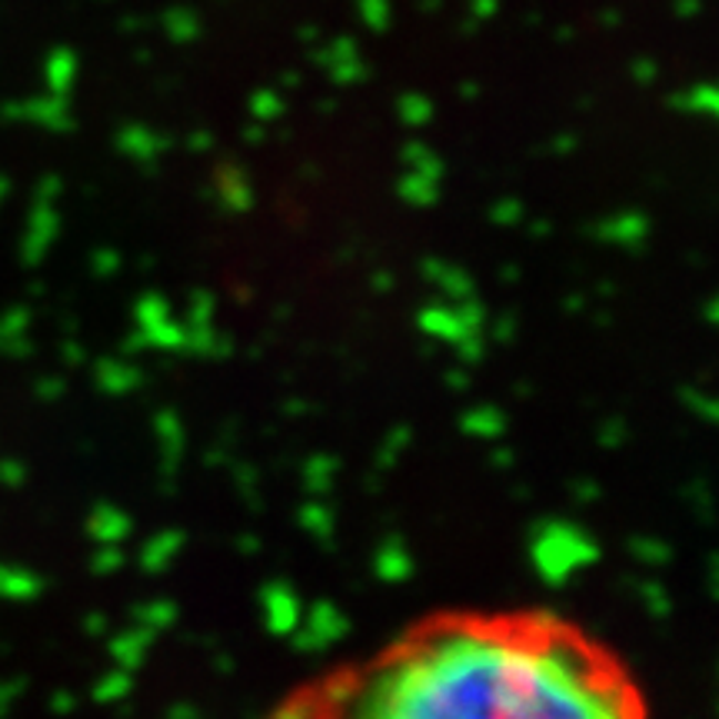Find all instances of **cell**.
I'll list each match as a JSON object with an SVG mask.
<instances>
[{"instance_id":"6da1fadb","label":"cell","mask_w":719,"mask_h":719,"mask_svg":"<svg viewBox=\"0 0 719 719\" xmlns=\"http://www.w3.org/2000/svg\"><path fill=\"white\" fill-rule=\"evenodd\" d=\"M323 719H636L593 649L540 623L430 629L350 679Z\"/></svg>"},{"instance_id":"7a4b0ae2","label":"cell","mask_w":719,"mask_h":719,"mask_svg":"<svg viewBox=\"0 0 719 719\" xmlns=\"http://www.w3.org/2000/svg\"><path fill=\"white\" fill-rule=\"evenodd\" d=\"M317 64L330 74L333 84L340 88H353L367 78V64L360 58V48L350 38H337L327 48L317 51Z\"/></svg>"},{"instance_id":"3957f363","label":"cell","mask_w":719,"mask_h":719,"mask_svg":"<svg viewBox=\"0 0 719 719\" xmlns=\"http://www.w3.org/2000/svg\"><path fill=\"white\" fill-rule=\"evenodd\" d=\"M117 147L121 154H127L131 161H141V164H151L157 161L164 151H167V137H161L157 131L151 127H141V124H131L117 134Z\"/></svg>"},{"instance_id":"277c9868","label":"cell","mask_w":719,"mask_h":719,"mask_svg":"<svg viewBox=\"0 0 719 719\" xmlns=\"http://www.w3.org/2000/svg\"><path fill=\"white\" fill-rule=\"evenodd\" d=\"M24 117L34 121V124H41L44 131H54V134H64V131L74 127L71 111H68V97H54V94L31 101V104L24 107Z\"/></svg>"},{"instance_id":"5b68a950","label":"cell","mask_w":719,"mask_h":719,"mask_svg":"<svg viewBox=\"0 0 719 719\" xmlns=\"http://www.w3.org/2000/svg\"><path fill=\"white\" fill-rule=\"evenodd\" d=\"M78 71H81V64H78V54L74 51H51V58H48V64H44V81H48V94H54V97H68L71 94V88H74V81H78Z\"/></svg>"},{"instance_id":"8992f818","label":"cell","mask_w":719,"mask_h":719,"mask_svg":"<svg viewBox=\"0 0 719 719\" xmlns=\"http://www.w3.org/2000/svg\"><path fill=\"white\" fill-rule=\"evenodd\" d=\"M672 107L676 111H682V114H696V117H712L716 111H719V94H716V88L712 84H692V88H686V91H679L676 97H672Z\"/></svg>"},{"instance_id":"52a82bcc","label":"cell","mask_w":719,"mask_h":719,"mask_svg":"<svg viewBox=\"0 0 719 719\" xmlns=\"http://www.w3.org/2000/svg\"><path fill=\"white\" fill-rule=\"evenodd\" d=\"M164 34L174 41V44H194L201 38V18L187 8H171L164 14Z\"/></svg>"},{"instance_id":"ba28073f","label":"cell","mask_w":719,"mask_h":719,"mask_svg":"<svg viewBox=\"0 0 719 719\" xmlns=\"http://www.w3.org/2000/svg\"><path fill=\"white\" fill-rule=\"evenodd\" d=\"M217 181H220V197H224L227 207H234V210L250 207V184H247L244 171H237L234 164H224Z\"/></svg>"},{"instance_id":"9c48e42d","label":"cell","mask_w":719,"mask_h":719,"mask_svg":"<svg viewBox=\"0 0 719 719\" xmlns=\"http://www.w3.org/2000/svg\"><path fill=\"white\" fill-rule=\"evenodd\" d=\"M397 117H400L403 127L423 131V127L433 121V101L423 97V94H403V97L397 101Z\"/></svg>"},{"instance_id":"30bf717a","label":"cell","mask_w":719,"mask_h":719,"mask_svg":"<svg viewBox=\"0 0 719 719\" xmlns=\"http://www.w3.org/2000/svg\"><path fill=\"white\" fill-rule=\"evenodd\" d=\"M403 161L410 167V174H420V177H430V181H440L443 177V161L420 141L407 144L403 147Z\"/></svg>"},{"instance_id":"8fae6325","label":"cell","mask_w":719,"mask_h":719,"mask_svg":"<svg viewBox=\"0 0 719 719\" xmlns=\"http://www.w3.org/2000/svg\"><path fill=\"white\" fill-rule=\"evenodd\" d=\"M284 111H287V104H284V97L277 91H270V88L254 91V97H250V117L257 124H274V121L284 117Z\"/></svg>"},{"instance_id":"7c38bea8","label":"cell","mask_w":719,"mask_h":719,"mask_svg":"<svg viewBox=\"0 0 719 719\" xmlns=\"http://www.w3.org/2000/svg\"><path fill=\"white\" fill-rule=\"evenodd\" d=\"M357 14L363 21L367 31L373 34H383L390 28V0H357Z\"/></svg>"},{"instance_id":"4fadbf2b","label":"cell","mask_w":719,"mask_h":719,"mask_svg":"<svg viewBox=\"0 0 719 719\" xmlns=\"http://www.w3.org/2000/svg\"><path fill=\"white\" fill-rule=\"evenodd\" d=\"M436 184L440 181H430V177H420V174H407L400 181V197L423 207V204H433L436 201Z\"/></svg>"},{"instance_id":"5bb4252c","label":"cell","mask_w":719,"mask_h":719,"mask_svg":"<svg viewBox=\"0 0 719 719\" xmlns=\"http://www.w3.org/2000/svg\"><path fill=\"white\" fill-rule=\"evenodd\" d=\"M496 11H500V0H470V24L466 28H476V21L483 24V21L496 18Z\"/></svg>"},{"instance_id":"9a60e30c","label":"cell","mask_w":719,"mask_h":719,"mask_svg":"<svg viewBox=\"0 0 719 719\" xmlns=\"http://www.w3.org/2000/svg\"><path fill=\"white\" fill-rule=\"evenodd\" d=\"M656 74H659V71H656V64H653L649 58H639V61L633 64V81L643 84V88H649V84L656 81Z\"/></svg>"},{"instance_id":"2e32d148","label":"cell","mask_w":719,"mask_h":719,"mask_svg":"<svg viewBox=\"0 0 719 719\" xmlns=\"http://www.w3.org/2000/svg\"><path fill=\"white\" fill-rule=\"evenodd\" d=\"M676 14H679V18H696V14H699V0H679Z\"/></svg>"},{"instance_id":"e0dca14e","label":"cell","mask_w":719,"mask_h":719,"mask_svg":"<svg viewBox=\"0 0 719 719\" xmlns=\"http://www.w3.org/2000/svg\"><path fill=\"white\" fill-rule=\"evenodd\" d=\"M264 137H267V124H257V121H254V124L247 127V141H250V144H260Z\"/></svg>"},{"instance_id":"ac0fdd59","label":"cell","mask_w":719,"mask_h":719,"mask_svg":"<svg viewBox=\"0 0 719 719\" xmlns=\"http://www.w3.org/2000/svg\"><path fill=\"white\" fill-rule=\"evenodd\" d=\"M207 144H210V134H207V131H201V134H197V137L191 141V147H197V151H204Z\"/></svg>"},{"instance_id":"d6986e66","label":"cell","mask_w":719,"mask_h":719,"mask_svg":"<svg viewBox=\"0 0 719 719\" xmlns=\"http://www.w3.org/2000/svg\"><path fill=\"white\" fill-rule=\"evenodd\" d=\"M297 84H300L297 74H284V88H297Z\"/></svg>"},{"instance_id":"ffe728a7","label":"cell","mask_w":719,"mask_h":719,"mask_svg":"<svg viewBox=\"0 0 719 719\" xmlns=\"http://www.w3.org/2000/svg\"><path fill=\"white\" fill-rule=\"evenodd\" d=\"M440 8V0H423V11H436Z\"/></svg>"}]
</instances>
